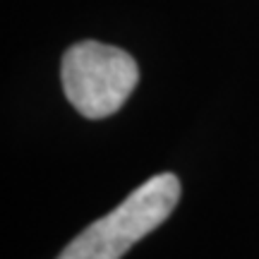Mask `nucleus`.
Segmentation results:
<instances>
[{
    "mask_svg": "<svg viewBox=\"0 0 259 259\" xmlns=\"http://www.w3.org/2000/svg\"><path fill=\"white\" fill-rule=\"evenodd\" d=\"M180 190L173 173L149 178L111 213L87 226L58 259H122L135 242L163 226L178 206Z\"/></svg>",
    "mask_w": 259,
    "mask_h": 259,
    "instance_id": "nucleus-1",
    "label": "nucleus"
},
{
    "mask_svg": "<svg viewBox=\"0 0 259 259\" xmlns=\"http://www.w3.org/2000/svg\"><path fill=\"white\" fill-rule=\"evenodd\" d=\"M60 77L74 111L101 120L125 106L139 82V67L122 48L101 41H79L65 51Z\"/></svg>",
    "mask_w": 259,
    "mask_h": 259,
    "instance_id": "nucleus-2",
    "label": "nucleus"
}]
</instances>
